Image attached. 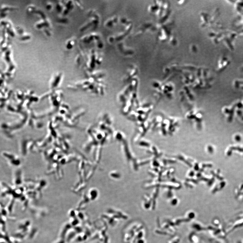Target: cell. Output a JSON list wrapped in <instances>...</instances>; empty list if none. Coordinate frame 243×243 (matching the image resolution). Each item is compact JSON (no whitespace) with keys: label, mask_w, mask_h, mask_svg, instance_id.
<instances>
[{"label":"cell","mask_w":243,"mask_h":243,"mask_svg":"<svg viewBox=\"0 0 243 243\" xmlns=\"http://www.w3.org/2000/svg\"><path fill=\"white\" fill-rule=\"evenodd\" d=\"M237 243H243V241H238Z\"/></svg>","instance_id":"3"},{"label":"cell","mask_w":243,"mask_h":243,"mask_svg":"<svg viewBox=\"0 0 243 243\" xmlns=\"http://www.w3.org/2000/svg\"><path fill=\"white\" fill-rule=\"evenodd\" d=\"M118 18L117 16H114L112 18L109 19L105 22V25L108 28H114L118 22Z\"/></svg>","instance_id":"2"},{"label":"cell","mask_w":243,"mask_h":243,"mask_svg":"<svg viewBox=\"0 0 243 243\" xmlns=\"http://www.w3.org/2000/svg\"><path fill=\"white\" fill-rule=\"evenodd\" d=\"M92 11V16H89L90 18H89L87 22L84 24L83 27L81 28V31H85L88 30V29L90 28H95L97 27L99 24V17L96 13H95V15H93L94 13L93 11Z\"/></svg>","instance_id":"1"}]
</instances>
